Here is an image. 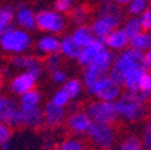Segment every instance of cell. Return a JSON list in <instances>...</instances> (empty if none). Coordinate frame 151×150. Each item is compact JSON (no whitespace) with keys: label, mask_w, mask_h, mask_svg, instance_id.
<instances>
[{"label":"cell","mask_w":151,"mask_h":150,"mask_svg":"<svg viewBox=\"0 0 151 150\" xmlns=\"http://www.w3.org/2000/svg\"><path fill=\"white\" fill-rule=\"evenodd\" d=\"M131 47L139 51H145V50H150L151 49V31H146L142 34L136 35L135 38L129 39Z\"/></svg>","instance_id":"cell-22"},{"label":"cell","mask_w":151,"mask_h":150,"mask_svg":"<svg viewBox=\"0 0 151 150\" xmlns=\"http://www.w3.org/2000/svg\"><path fill=\"white\" fill-rule=\"evenodd\" d=\"M142 141L136 135H128L120 143V150H142Z\"/></svg>","instance_id":"cell-30"},{"label":"cell","mask_w":151,"mask_h":150,"mask_svg":"<svg viewBox=\"0 0 151 150\" xmlns=\"http://www.w3.org/2000/svg\"><path fill=\"white\" fill-rule=\"evenodd\" d=\"M37 49L45 56H51V54H58L61 49V41L53 35H46L42 37L37 43Z\"/></svg>","instance_id":"cell-16"},{"label":"cell","mask_w":151,"mask_h":150,"mask_svg":"<svg viewBox=\"0 0 151 150\" xmlns=\"http://www.w3.org/2000/svg\"><path fill=\"white\" fill-rule=\"evenodd\" d=\"M70 38H72V41L76 43V46H78L81 49V47L86 46L94 37L91 31V27L84 25V26H78V27L76 28L74 31H73V34L70 35Z\"/></svg>","instance_id":"cell-17"},{"label":"cell","mask_w":151,"mask_h":150,"mask_svg":"<svg viewBox=\"0 0 151 150\" xmlns=\"http://www.w3.org/2000/svg\"><path fill=\"white\" fill-rule=\"evenodd\" d=\"M68 1H70V3H73V1H74V0H68Z\"/></svg>","instance_id":"cell-45"},{"label":"cell","mask_w":151,"mask_h":150,"mask_svg":"<svg viewBox=\"0 0 151 150\" xmlns=\"http://www.w3.org/2000/svg\"><path fill=\"white\" fill-rule=\"evenodd\" d=\"M30 46H31V37L22 28L9 27L0 38V47L7 53H12L15 56L24 53Z\"/></svg>","instance_id":"cell-3"},{"label":"cell","mask_w":151,"mask_h":150,"mask_svg":"<svg viewBox=\"0 0 151 150\" xmlns=\"http://www.w3.org/2000/svg\"><path fill=\"white\" fill-rule=\"evenodd\" d=\"M86 134L89 139L100 149H109L116 141V130L113 125L92 122Z\"/></svg>","instance_id":"cell-6"},{"label":"cell","mask_w":151,"mask_h":150,"mask_svg":"<svg viewBox=\"0 0 151 150\" xmlns=\"http://www.w3.org/2000/svg\"><path fill=\"white\" fill-rule=\"evenodd\" d=\"M104 3H111V1H112V0H103Z\"/></svg>","instance_id":"cell-43"},{"label":"cell","mask_w":151,"mask_h":150,"mask_svg":"<svg viewBox=\"0 0 151 150\" xmlns=\"http://www.w3.org/2000/svg\"><path fill=\"white\" fill-rule=\"evenodd\" d=\"M103 76H105V73H104L103 70H100L97 66L92 65V64L86 66L84 70V85L86 87V89H89V88L97 81L100 77H103Z\"/></svg>","instance_id":"cell-23"},{"label":"cell","mask_w":151,"mask_h":150,"mask_svg":"<svg viewBox=\"0 0 151 150\" xmlns=\"http://www.w3.org/2000/svg\"><path fill=\"white\" fill-rule=\"evenodd\" d=\"M143 66H145L146 70L151 69V49L147 50V53H146L145 57H143Z\"/></svg>","instance_id":"cell-40"},{"label":"cell","mask_w":151,"mask_h":150,"mask_svg":"<svg viewBox=\"0 0 151 150\" xmlns=\"http://www.w3.org/2000/svg\"><path fill=\"white\" fill-rule=\"evenodd\" d=\"M123 30H124V33L127 34L128 39H132V38H135L136 35L142 34L143 27H142V23H140V20H139V18L131 16L129 19L126 20V23L123 26Z\"/></svg>","instance_id":"cell-25"},{"label":"cell","mask_w":151,"mask_h":150,"mask_svg":"<svg viewBox=\"0 0 151 150\" xmlns=\"http://www.w3.org/2000/svg\"><path fill=\"white\" fill-rule=\"evenodd\" d=\"M150 97L142 95L140 92H126L120 95V97L113 101L116 108L117 116L127 122H138L143 119L147 114L146 101Z\"/></svg>","instance_id":"cell-1"},{"label":"cell","mask_w":151,"mask_h":150,"mask_svg":"<svg viewBox=\"0 0 151 150\" xmlns=\"http://www.w3.org/2000/svg\"><path fill=\"white\" fill-rule=\"evenodd\" d=\"M0 12H1V8H0Z\"/></svg>","instance_id":"cell-46"},{"label":"cell","mask_w":151,"mask_h":150,"mask_svg":"<svg viewBox=\"0 0 151 150\" xmlns=\"http://www.w3.org/2000/svg\"><path fill=\"white\" fill-rule=\"evenodd\" d=\"M101 16H109V18L116 19L119 23H122L124 20V11L122 9V7L117 6L116 3H104L99 9Z\"/></svg>","instance_id":"cell-20"},{"label":"cell","mask_w":151,"mask_h":150,"mask_svg":"<svg viewBox=\"0 0 151 150\" xmlns=\"http://www.w3.org/2000/svg\"><path fill=\"white\" fill-rule=\"evenodd\" d=\"M45 68L49 69L50 72L53 70H57V69L61 68V57L58 54H51V56H47L46 59H45Z\"/></svg>","instance_id":"cell-34"},{"label":"cell","mask_w":151,"mask_h":150,"mask_svg":"<svg viewBox=\"0 0 151 150\" xmlns=\"http://www.w3.org/2000/svg\"><path fill=\"white\" fill-rule=\"evenodd\" d=\"M139 20H140V23H142L143 30H146V31H151V4L148 6V8L146 9L145 12L140 15Z\"/></svg>","instance_id":"cell-37"},{"label":"cell","mask_w":151,"mask_h":150,"mask_svg":"<svg viewBox=\"0 0 151 150\" xmlns=\"http://www.w3.org/2000/svg\"><path fill=\"white\" fill-rule=\"evenodd\" d=\"M84 112L94 123L115 125L117 122V118H119L113 101H103V100L89 101L84 107Z\"/></svg>","instance_id":"cell-4"},{"label":"cell","mask_w":151,"mask_h":150,"mask_svg":"<svg viewBox=\"0 0 151 150\" xmlns=\"http://www.w3.org/2000/svg\"><path fill=\"white\" fill-rule=\"evenodd\" d=\"M143 57H145V53L132 49V47L122 50V53L113 59V64L109 69V76L108 77L117 87L122 88L123 84H124V77H126L127 73H129L134 69L145 68L143 66Z\"/></svg>","instance_id":"cell-2"},{"label":"cell","mask_w":151,"mask_h":150,"mask_svg":"<svg viewBox=\"0 0 151 150\" xmlns=\"http://www.w3.org/2000/svg\"><path fill=\"white\" fill-rule=\"evenodd\" d=\"M15 20L19 27H22V30H34L35 28V14L26 4L19 3Z\"/></svg>","instance_id":"cell-15"},{"label":"cell","mask_w":151,"mask_h":150,"mask_svg":"<svg viewBox=\"0 0 151 150\" xmlns=\"http://www.w3.org/2000/svg\"><path fill=\"white\" fill-rule=\"evenodd\" d=\"M15 107H18V106H16L14 99H11L8 96H0V114L7 112V111L15 108Z\"/></svg>","instance_id":"cell-36"},{"label":"cell","mask_w":151,"mask_h":150,"mask_svg":"<svg viewBox=\"0 0 151 150\" xmlns=\"http://www.w3.org/2000/svg\"><path fill=\"white\" fill-rule=\"evenodd\" d=\"M103 43L105 45V47H109L112 50H124L127 47V45L129 43V39L127 37V34L124 33V30L117 27L105 37Z\"/></svg>","instance_id":"cell-14"},{"label":"cell","mask_w":151,"mask_h":150,"mask_svg":"<svg viewBox=\"0 0 151 150\" xmlns=\"http://www.w3.org/2000/svg\"><path fill=\"white\" fill-rule=\"evenodd\" d=\"M138 92H140L142 95H145L147 97H151V75L148 72H146L140 77Z\"/></svg>","instance_id":"cell-32"},{"label":"cell","mask_w":151,"mask_h":150,"mask_svg":"<svg viewBox=\"0 0 151 150\" xmlns=\"http://www.w3.org/2000/svg\"><path fill=\"white\" fill-rule=\"evenodd\" d=\"M92 125V120L84 111H73L66 120V126L73 134H86Z\"/></svg>","instance_id":"cell-10"},{"label":"cell","mask_w":151,"mask_h":150,"mask_svg":"<svg viewBox=\"0 0 151 150\" xmlns=\"http://www.w3.org/2000/svg\"><path fill=\"white\" fill-rule=\"evenodd\" d=\"M150 100H151V97H150Z\"/></svg>","instance_id":"cell-47"},{"label":"cell","mask_w":151,"mask_h":150,"mask_svg":"<svg viewBox=\"0 0 151 150\" xmlns=\"http://www.w3.org/2000/svg\"><path fill=\"white\" fill-rule=\"evenodd\" d=\"M120 23L117 22L116 19L109 18V16H101L99 15V18H96L93 20L91 26V31L93 34V37L99 41L104 42L105 37H107L109 33H112L115 28H117Z\"/></svg>","instance_id":"cell-8"},{"label":"cell","mask_w":151,"mask_h":150,"mask_svg":"<svg viewBox=\"0 0 151 150\" xmlns=\"http://www.w3.org/2000/svg\"><path fill=\"white\" fill-rule=\"evenodd\" d=\"M39 103H41V92L37 89H31V91L20 95L19 108H34V107L39 106Z\"/></svg>","instance_id":"cell-21"},{"label":"cell","mask_w":151,"mask_h":150,"mask_svg":"<svg viewBox=\"0 0 151 150\" xmlns=\"http://www.w3.org/2000/svg\"><path fill=\"white\" fill-rule=\"evenodd\" d=\"M131 0H115V3L117 4V6H122V4H128Z\"/></svg>","instance_id":"cell-42"},{"label":"cell","mask_w":151,"mask_h":150,"mask_svg":"<svg viewBox=\"0 0 151 150\" xmlns=\"http://www.w3.org/2000/svg\"><path fill=\"white\" fill-rule=\"evenodd\" d=\"M3 85H4V75H3V72L0 70V92H1V88H3Z\"/></svg>","instance_id":"cell-41"},{"label":"cell","mask_w":151,"mask_h":150,"mask_svg":"<svg viewBox=\"0 0 151 150\" xmlns=\"http://www.w3.org/2000/svg\"><path fill=\"white\" fill-rule=\"evenodd\" d=\"M146 72L147 70L145 68H138V69L131 70L129 73H127L126 77H124V84H123V87H126L127 92H138L140 77Z\"/></svg>","instance_id":"cell-18"},{"label":"cell","mask_w":151,"mask_h":150,"mask_svg":"<svg viewBox=\"0 0 151 150\" xmlns=\"http://www.w3.org/2000/svg\"><path fill=\"white\" fill-rule=\"evenodd\" d=\"M72 4L70 1L68 0H55V3H54V8H55L57 12H69L70 9H72Z\"/></svg>","instance_id":"cell-38"},{"label":"cell","mask_w":151,"mask_h":150,"mask_svg":"<svg viewBox=\"0 0 151 150\" xmlns=\"http://www.w3.org/2000/svg\"><path fill=\"white\" fill-rule=\"evenodd\" d=\"M62 89L66 92V95L69 96V99H76L80 95L82 89V84L78 78H70L68 81L63 83Z\"/></svg>","instance_id":"cell-28"},{"label":"cell","mask_w":151,"mask_h":150,"mask_svg":"<svg viewBox=\"0 0 151 150\" xmlns=\"http://www.w3.org/2000/svg\"><path fill=\"white\" fill-rule=\"evenodd\" d=\"M37 84V78L28 72H23L20 75L15 76L9 83V89L15 95H23L26 92L34 89Z\"/></svg>","instance_id":"cell-11"},{"label":"cell","mask_w":151,"mask_h":150,"mask_svg":"<svg viewBox=\"0 0 151 150\" xmlns=\"http://www.w3.org/2000/svg\"><path fill=\"white\" fill-rule=\"evenodd\" d=\"M89 15H91V8L86 4H80V6L74 7L69 11V18L74 25L78 26H84L85 22L88 20Z\"/></svg>","instance_id":"cell-19"},{"label":"cell","mask_w":151,"mask_h":150,"mask_svg":"<svg viewBox=\"0 0 151 150\" xmlns=\"http://www.w3.org/2000/svg\"><path fill=\"white\" fill-rule=\"evenodd\" d=\"M39 58L37 57H31V56H22V54H18V56H14L12 58L9 59L11 65L15 66V68H22V69H26L27 72L28 69L31 68L35 62H37Z\"/></svg>","instance_id":"cell-27"},{"label":"cell","mask_w":151,"mask_h":150,"mask_svg":"<svg viewBox=\"0 0 151 150\" xmlns=\"http://www.w3.org/2000/svg\"><path fill=\"white\" fill-rule=\"evenodd\" d=\"M43 120L47 128H57L65 122V109L54 106L53 103H47L43 111Z\"/></svg>","instance_id":"cell-12"},{"label":"cell","mask_w":151,"mask_h":150,"mask_svg":"<svg viewBox=\"0 0 151 150\" xmlns=\"http://www.w3.org/2000/svg\"><path fill=\"white\" fill-rule=\"evenodd\" d=\"M50 101L54 104V106H57V107H61V108H63V107H66V106H68V104H69L70 99H69V96L66 95V92L63 91L62 88H61L60 91H57L53 95V97H51V100H50Z\"/></svg>","instance_id":"cell-33"},{"label":"cell","mask_w":151,"mask_h":150,"mask_svg":"<svg viewBox=\"0 0 151 150\" xmlns=\"http://www.w3.org/2000/svg\"><path fill=\"white\" fill-rule=\"evenodd\" d=\"M103 150H113V149H112V147H109V149H103Z\"/></svg>","instance_id":"cell-44"},{"label":"cell","mask_w":151,"mask_h":150,"mask_svg":"<svg viewBox=\"0 0 151 150\" xmlns=\"http://www.w3.org/2000/svg\"><path fill=\"white\" fill-rule=\"evenodd\" d=\"M150 6V0H131L127 7V12L132 16L142 15Z\"/></svg>","instance_id":"cell-29"},{"label":"cell","mask_w":151,"mask_h":150,"mask_svg":"<svg viewBox=\"0 0 151 150\" xmlns=\"http://www.w3.org/2000/svg\"><path fill=\"white\" fill-rule=\"evenodd\" d=\"M57 150H85V143L76 138H69L57 147Z\"/></svg>","instance_id":"cell-31"},{"label":"cell","mask_w":151,"mask_h":150,"mask_svg":"<svg viewBox=\"0 0 151 150\" xmlns=\"http://www.w3.org/2000/svg\"><path fill=\"white\" fill-rule=\"evenodd\" d=\"M65 18L57 11L41 9L35 14V27L41 31L60 34L65 30Z\"/></svg>","instance_id":"cell-5"},{"label":"cell","mask_w":151,"mask_h":150,"mask_svg":"<svg viewBox=\"0 0 151 150\" xmlns=\"http://www.w3.org/2000/svg\"><path fill=\"white\" fill-rule=\"evenodd\" d=\"M19 109L22 112L23 127L39 130V128H42L45 126L43 111L39 107H34V108H19Z\"/></svg>","instance_id":"cell-13"},{"label":"cell","mask_w":151,"mask_h":150,"mask_svg":"<svg viewBox=\"0 0 151 150\" xmlns=\"http://www.w3.org/2000/svg\"><path fill=\"white\" fill-rule=\"evenodd\" d=\"M14 18H15V12H14V8L11 6H6L4 8H1V12H0V38L11 27Z\"/></svg>","instance_id":"cell-26"},{"label":"cell","mask_w":151,"mask_h":150,"mask_svg":"<svg viewBox=\"0 0 151 150\" xmlns=\"http://www.w3.org/2000/svg\"><path fill=\"white\" fill-rule=\"evenodd\" d=\"M12 137V128L6 123H0V146L8 143Z\"/></svg>","instance_id":"cell-35"},{"label":"cell","mask_w":151,"mask_h":150,"mask_svg":"<svg viewBox=\"0 0 151 150\" xmlns=\"http://www.w3.org/2000/svg\"><path fill=\"white\" fill-rule=\"evenodd\" d=\"M91 95H94L97 100L103 101H116L122 95V89L111 80L108 76H103L88 89Z\"/></svg>","instance_id":"cell-7"},{"label":"cell","mask_w":151,"mask_h":150,"mask_svg":"<svg viewBox=\"0 0 151 150\" xmlns=\"http://www.w3.org/2000/svg\"><path fill=\"white\" fill-rule=\"evenodd\" d=\"M50 76H51V80H53L55 84H63V83L66 81V75L61 69H57V70L50 72Z\"/></svg>","instance_id":"cell-39"},{"label":"cell","mask_w":151,"mask_h":150,"mask_svg":"<svg viewBox=\"0 0 151 150\" xmlns=\"http://www.w3.org/2000/svg\"><path fill=\"white\" fill-rule=\"evenodd\" d=\"M104 49H105V45H104L101 41L93 38L86 46H84V47L80 49V53H78V56H77L76 59L78 61V64L81 66L86 68L88 65H91V64L93 62L94 58H96Z\"/></svg>","instance_id":"cell-9"},{"label":"cell","mask_w":151,"mask_h":150,"mask_svg":"<svg viewBox=\"0 0 151 150\" xmlns=\"http://www.w3.org/2000/svg\"><path fill=\"white\" fill-rule=\"evenodd\" d=\"M60 53H62V56L68 57V58H77L80 53V47L76 46V43L72 41L70 35H66L61 39V49Z\"/></svg>","instance_id":"cell-24"}]
</instances>
